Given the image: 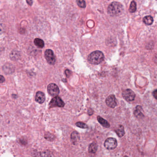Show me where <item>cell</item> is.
<instances>
[{
  "label": "cell",
  "instance_id": "22",
  "mask_svg": "<svg viewBox=\"0 0 157 157\" xmlns=\"http://www.w3.org/2000/svg\"><path fill=\"white\" fill-rule=\"evenodd\" d=\"M65 72H66V76H69L70 75L71 72H70V71H69V70H66Z\"/></svg>",
  "mask_w": 157,
  "mask_h": 157
},
{
  "label": "cell",
  "instance_id": "11",
  "mask_svg": "<svg viewBox=\"0 0 157 157\" xmlns=\"http://www.w3.org/2000/svg\"><path fill=\"white\" fill-rule=\"evenodd\" d=\"M35 45L39 48H43L44 46V43L43 40L40 38H37L34 41Z\"/></svg>",
  "mask_w": 157,
  "mask_h": 157
},
{
  "label": "cell",
  "instance_id": "21",
  "mask_svg": "<svg viewBox=\"0 0 157 157\" xmlns=\"http://www.w3.org/2000/svg\"><path fill=\"white\" fill-rule=\"evenodd\" d=\"M26 2L29 5L32 6L33 4V0H26Z\"/></svg>",
  "mask_w": 157,
  "mask_h": 157
},
{
  "label": "cell",
  "instance_id": "18",
  "mask_svg": "<svg viewBox=\"0 0 157 157\" xmlns=\"http://www.w3.org/2000/svg\"><path fill=\"white\" fill-rule=\"evenodd\" d=\"M77 5L81 8H85L86 7V3L84 0H76Z\"/></svg>",
  "mask_w": 157,
  "mask_h": 157
},
{
  "label": "cell",
  "instance_id": "13",
  "mask_svg": "<svg viewBox=\"0 0 157 157\" xmlns=\"http://www.w3.org/2000/svg\"><path fill=\"white\" fill-rule=\"evenodd\" d=\"M116 132L117 134L118 135V136L119 137H122L124 136L125 132H124V129L123 126L119 125L118 127V128L116 129Z\"/></svg>",
  "mask_w": 157,
  "mask_h": 157
},
{
  "label": "cell",
  "instance_id": "12",
  "mask_svg": "<svg viewBox=\"0 0 157 157\" xmlns=\"http://www.w3.org/2000/svg\"><path fill=\"white\" fill-rule=\"evenodd\" d=\"M143 21L144 24H146L147 25H151L153 23V19L152 16H147L143 18Z\"/></svg>",
  "mask_w": 157,
  "mask_h": 157
},
{
  "label": "cell",
  "instance_id": "9",
  "mask_svg": "<svg viewBox=\"0 0 157 157\" xmlns=\"http://www.w3.org/2000/svg\"><path fill=\"white\" fill-rule=\"evenodd\" d=\"M35 100L37 102L39 103V104H42L44 102L45 100L44 94L42 92H37L36 95Z\"/></svg>",
  "mask_w": 157,
  "mask_h": 157
},
{
  "label": "cell",
  "instance_id": "10",
  "mask_svg": "<svg viewBox=\"0 0 157 157\" xmlns=\"http://www.w3.org/2000/svg\"><path fill=\"white\" fill-rule=\"evenodd\" d=\"M97 120L100 123L101 125H102L103 127H106V128H109L110 127V124L108 122V121L106 120L104 118H101L100 116H98L97 117Z\"/></svg>",
  "mask_w": 157,
  "mask_h": 157
},
{
  "label": "cell",
  "instance_id": "14",
  "mask_svg": "<svg viewBox=\"0 0 157 157\" xmlns=\"http://www.w3.org/2000/svg\"><path fill=\"white\" fill-rule=\"evenodd\" d=\"M71 140L73 142L74 144H75L76 142H77L78 140L79 139V136L78 133L74 131L71 135Z\"/></svg>",
  "mask_w": 157,
  "mask_h": 157
},
{
  "label": "cell",
  "instance_id": "16",
  "mask_svg": "<svg viewBox=\"0 0 157 157\" xmlns=\"http://www.w3.org/2000/svg\"><path fill=\"white\" fill-rule=\"evenodd\" d=\"M141 109L142 108L140 106H138L136 107V110L134 111V115L136 116V117H140L143 116V114L141 112Z\"/></svg>",
  "mask_w": 157,
  "mask_h": 157
},
{
  "label": "cell",
  "instance_id": "7",
  "mask_svg": "<svg viewBox=\"0 0 157 157\" xmlns=\"http://www.w3.org/2000/svg\"><path fill=\"white\" fill-rule=\"evenodd\" d=\"M47 92L51 96H56L59 93L60 90L58 86L55 84H50L47 86Z\"/></svg>",
  "mask_w": 157,
  "mask_h": 157
},
{
  "label": "cell",
  "instance_id": "15",
  "mask_svg": "<svg viewBox=\"0 0 157 157\" xmlns=\"http://www.w3.org/2000/svg\"><path fill=\"white\" fill-rule=\"evenodd\" d=\"M97 150V146L96 144L94 143H91L89 145V152L91 153H95Z\"/></svg>",
  "mask_w": 157,
  "mask_h": 157
},
{
  "label": "cell",
  "instance_id": "24",
  "mask_svg": "<svg viewBox=\"0 0 157 157\" xmlns=\"http://www.w3.org/2000/svg\"><path fill=\"white\" fill-rule=\"evenodd\" d=\"M90 113L91 115L93 114V110H92L91 109H89V110H88V114L89 115H90Z\"/></svg>",
  "mask_w": 157,
  "mask_h": 157
},
{
  "label": "cell",
  "instance_id": "1",
  "mask_svg": "<svg viewBox=\"0 0 157 157\" xmlns=\"http://www.w3.org/2000/svg\"><path fill=\"white\" fill-rule=\"evenodd\" d=\"M123 7L120 3L113 2L108 8V13L111 16H118L122 13Z\"/></svg>",
  "mask_w": 157,
  "mask_h": 157
},
{
  "label": "cell",
  "instance_id": "3",
  "mask_svg": "<svg viewBox=\"0 0 157 157\" xmlns=\"http://www.w3.org/2000/svg\"><path fill=\"white\" fill-rule=\"evenodd\" d=\"M45 58L50 65H54L56 62V58L54 53L52 50H46L45 52Z\"/></svg>",
  "mask_w": 157,
  "mask_h": 157
},
{
  "label": "cell",
  "instance_id": "8",
  "mask_svg": "<svg viewBox=\"0 0 157 157\" xmlns=\"http://www.w3.org/2000/svg\"><path fill=\"white\" fill-rule=\"evenodd\" d=\"M106 104L111 108H114L117 106L115 97L113 94H111L106 99Z\"/></svg>",
  "mask_w": 157,
  "mask_h": 157
},
{
  "label": "cell",
  "instance_id": "17",
  "mask_svg": "<svg viewBox=\"0 0 157 157\" xmlns=\"http://www.w3.org/2000/svg\"><path fill=\"white\" fill-rule=\"evenodd\" d=\"M136 3L135 1H132L131 3V4L129 6V12L133 13L136 12Z\"/></svg>",
  "mask_w": 157,
  "mask_h": 157
},
{
  "label": "cell",
  "instance_id": "4",
  "mask_svg": "<svg viewBox=\"0 0 157 157\" xmlns=\"http://www.w3.org/2000/svg\"><path fill=\"white\" fill-rule=\"evenodd\" d=\"M118 145L117 141L115 138H108L105 141L104 146L108 150H113L115 149Z\"/></svg>",
  "mask_w": 157,
  "mask_h": 157
},
{
  "label": "cell",
  "instance_id": "2",
  "mask_svg": "<svg viewBox=\"0 0 157 157\" xmlns=\"http://www.w3.org/2000/svg\"><path fill=\"white\" fill-rule=\"evenodd\" d=\"M104 59L103 53L99 51H95L91 53L88 56V60L89 63L94 65H98L101 63Z\"/></svg>",
  "mask_w": 157,
  "mask_h": 157
},
{
  "label": "cell",
  "instance_id": "19",
  "mask_svg": "<svg viewBox=\"0 0 157 157\" xmlns=\"http://www.w3.org/2000/svg\"><path fill=\"white\" fill-rule=\"evenodd\" d=\"M76 125L79 128H88V126L86 124L84 123L83 122H81L76 123Z\"/></svg>",
  "mask_w": 157,
  "mask_h": 157
},
{
  "label": "cell",
  "instance_id": "23",
  "mask_svg": "<svg viewBox=\"0 0 157 157\" xmlns=\"http://www.w3.org/2000/svg\"><path fill=\"white\" fill-rule=\"evenodd\" d=\"M0 79H1V84H2V83H3L5 81V78H4V76H2V75H1V78H0Z\"/></svg>",
  "mask_w": 157,
  "mask_h": 157
},
{
  "label": "cell",
  "instance_id": "20",
  "mask_svg": "<svg viewBox=\"0 0 157 157\" xmlns=\"http://www.w3.org/2000/svg\"><path fill=\"white\" fill-rule=\"evenodd\" d=\"M152 94H153V97H154L156 99H157V89L153 92Z\"/></svg>",
  "mask_w": 157,
  "mask_h": 157
},
{
  "label": "cell",
  "instance_id": "6",
  "mask_svg": "<svg viewBox=\"0 0 157 157\" xmlns=\"http://www.w3.org/2000/svg\"><path fill=\"white\" fill-rule=\"evenodd\" d=\"M122 94L123 98L129 102L133 101L136 97V94L134 92L130 89H125L124 90Z\"/></svg>",
  "mask_w": 157,
  "mask_h": 157
},
{
  "label": "cell",
  "instance_id": "5",
  "mask_svg": "<svg viewBox=\"0 0 157 157\" xmlns=\"http://www.w3.org/2000/svg\"><path fill=\"white\" fill-rule=\"evenodd\" d=\"M65 106V103L60 97L59 96H55L54 98L50 102V108H55V107H60L63 108Z\"/></svg>",
  "mask_w": 157,
  "mask_h": 157
}]
</instances>
